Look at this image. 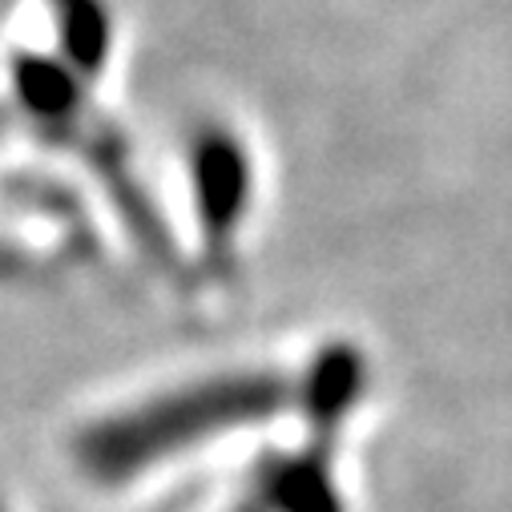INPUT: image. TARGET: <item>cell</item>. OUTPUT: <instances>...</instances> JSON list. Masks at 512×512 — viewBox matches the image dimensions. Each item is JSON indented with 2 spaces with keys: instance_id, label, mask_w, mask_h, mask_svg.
I'll return each mask as SVG.
<instances>
[{
  "instance_id": "obj_1",
  "label": "cell",
  "mask_w": 512,
  "mask_h": 512,
  "mask_svg": "<svg viewBox=\"0 0 512 512\" xmlns=\"http://www.w3.org/2000/svg\"><path fill=\"white\" fill-rule=\"evenodd\" d=\"M291 400H295V388L279 375H267V371L222 375V379L190 383V388L166 392L130 412L89 424L77 436L73 452L93 480L125 484L154 464H166L178 452L198 448L218 432L279 416Z\"/></svg>"
},
{
  "instance_id": "obj_2",
  "label": "cell",
  "mask_w": 512,
  "mask_h": 512,
  "mask_svg": "<svg viewBox=\"0 0 512 512\" xmlns=\"http://www.w3.org/2000/svg\"><path fill=\"white\" fill-rule=\"evenodd\" d=\"M331 440L335 432H315L303 456L267 460L254 480V500L267 512H343L331 484Z\"/></svg>"
},
{
  "instance_id": "obj_3",
  "label": "cell",
  "mask_w": 512,
  "mask_h": 512,
  "mask_svg": "<svg viewBox=\"0 0 512 512\" xmlns=\"http://www.w3.org/2000/svg\"><path fill=\"white\" fill-rule=\"evenodd\" d=\"M242 162L230 146H206L198 158V206H202V226L218 259H226L230 230L238 226V214L246 206V186H242Z\"/></svg>"
},
{
  "instance_id": "obj_4",
  "label": "cell",
  "mask_w": 512,
  "mask_h": 512,
  "mask_svg": "<svg viewBox=\"0 0 512 512\" xmlns=\"http://www.w3.org/2000/svg\"><path fill=\"white\" fill-rule=\"evenodd\" d=\"M363 388V363L351 347H331L319 355V363L311 367V379H307V416H311V428L315 432H335L347 416V408L355 404Z\"/></svg>"
},
{
  "instance_id": "obj_5",
  "label": "cell",
  "mask_w": 512,
  "mask_h": 512,
  "mask_svg": "<svg viewBox=\"0 0 512 512\" xmlns=\"http://www.w3.org/2000/svg\"><path fill=\"white\" fill-rule=\"evenodd\" d=\"M234 512H267V508H263V504H259V500H242V504H238V508H234Z\"/></svg>"
},
{
  "instance_id": "obj_6",
  "label": "cell",
  "mask_w": 512,
  "mask_h": 512,
  "mask_svg": "<svg viewBox=\"0 0 512 512\" xmlns=\"http://www.w3.org/2000/svg\"><path fill=\"white\" fill-rule=\"evenodd\" d=\"M0 512H5V500H0Z\"/></svg>"
}]
</instances>
